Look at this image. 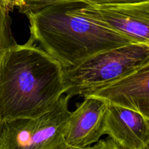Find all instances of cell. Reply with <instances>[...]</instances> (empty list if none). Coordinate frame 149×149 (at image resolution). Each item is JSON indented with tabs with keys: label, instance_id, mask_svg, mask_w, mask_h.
I'll use <instances>...</instances> for the list:
<instances>
[{
	"label": "cell",
	"instance_id": "obj_6",
	"mask_svg": "<svg viewBox=\"0 0 149 149\" xmlns=\"http://www.w3.org/2000/svg\"><path fill=\"white\" fill-rule=\"evenodd\" d=\"M85 96L135 111L149 119V63Z\"/></svg>",
	"mask_w": 149,
	"mask_h": 149
},
{
	"label": "cell",
	"instance_id": "obj_13",
	"mask_svg": "<svg viewBox=\"0 0 149 149\" xmlns=\"http://www.w3.org/2000/svg\"><path fill=\"white\" fill-rule=\"evenodd\" d=\"M2 1L7 4V6L11 11L15 7L19 8L23 4V0H2Z\"/></svg>",
	"mask_w": 149,
	"mask_h": 149
},
{
	"label": "cell",
	"instance_id": "obj_9",
	"mask_svg": "<svg viewBox=\"0 0 149 149\" xmlns=\"http://www.w3.org/2000/svg\"><path fill=\"white\" fill-rule=\"evenodd\" d=\"M23 4L19 7V12L22 14H27L41 8L57 4L65 3H82L85 4H102L110 3L135 2V1H149V0H23Z\"/></svg>",
	"mask_w": 149,
	"mask_h": 149
},
{
	"label": "cell",
	"instance_id": "obj_14",
	"mask_svg": "<svg viewBox=\"0 0 149 149\" xmlns=\"http://www.w3.org/2000/svg\"><path fill=\"white\" fill-rule=\"evenodd\" d=\"M143 149H149V146H147V147H146V148H144Z\"/></svg>",
	"mask_w": 149,
	"mask_h": 149
},
{
	"label": "cell",
	"instance_id": "obj_12",
	"mask_svg": "<svg viewBox=\"0 0 149 149\" xmlns=\"http://www.w3.org/2000/svg\"><path fill=\"white\" fill-rule=\"evenodd\" d=\"M100 149H125L124 148L121 147L118 144H116L113 140L108 137L105 140H100Z\"/></svg>",
	"mask_w": 149,
	"mask_h": 149
},
{
	"label": "cell",
	"instance_id": "obj_5",
	"mask_svg": "<svg viewBox=\"0 0 149 149\" xmlns=\"http://www.w3.org/2000/svg\"><path fill=\"white\" fill-rule=\"evenodd\" d=\"M78 10L132 43L149 45V1L82 4Z\"/></svg>",
	"mask_w": 149,
	"mask_h": 149
},
{
	"label": "cell",
	"instance_id": "obj_1",
	"mask_svg": "<svg viewBox=\"0 0 149 149\" xmlns=\"http://www.w3.org/2000/svg\"><path fill=\"white\" fill-rule=\"evenodd\" d=\"M63 74L59 63L31 39L10 45L0 64V125L50 110L64 94Z\"/></svg>",
	"mask_w": 149,
	"mask_h": 149
},
{
	"label": "cell",
	"instance_id": "obj_10",
	"mask_svg": "<svg viewBox=\"0 0 149 149\" xmlns=\"http://www.w3.org/2000/svg\"><path fill=\"white\" fill-rule=\"evenodd\" d=\"M10 12L7 4L0 0V64L5 51L15 42L11 32Z\"/></svg>",
	"mask_w": 149,
	"mask_h": 149
},
{
	"label": "cell",
	"instance_id": "obj_2",
	"mask_svg": "<svg viewBox=\"0 0 149 149\" xmlns=\"http://www.w3.org/2000/svg\"><path fill=\"white\" fill-rule=\"evenodd\" d=\"M82 3L57 4L28 13L30 39L63 70L102 51L132 43L79 13Z\"/></svg>",
	"mask_w": 149,
	"mask_h": 149
},
{
	"label": "cell",
	"instance_id": "obj_8",
	"mask_svg": "<svg viewBox=\"0 0 149 149\" xmlns=\"http://www.w3.org/2000/svg\"><path fill=\"white\" fill-rule=\"evenodd\" d=\"M104 134L125 149L149 146V119L135 111L108 104Z\"/></svg>",
	"mask_w": 149,
	"mask_h": 149
},
{
	"label": "cell",
	"instance_id": "obj_7",
	"mask_svg": "<svg viewBox=\"0 0 149 149\" xmlns=\"http://www.w3.org/2000/svg\"><path fill=\"white\" fill-rule=\"evenodd\" d=\"M108 104L102 99L85 96L77 109L71 112L64 131L68 145L84 148L97 143L104 135Z\"/></svg>",
	"mask_w": 149,
	"mask_h": 149
},
{
	"label": "cell",
	"instance_id": "obj_11",
	"mask_svg": "<svg viewBox=\"0 0 149 149\" xmlns=\"http://www.w3.org/2000/svg\"><path fill=\"white\" fill-rule=\"evenodd\" d=\"M100 140H99L97 143L93 145H90V146H88V147H84V148L73 147V146L68 145H67L65 142L63 141L61 142V143L53 146V147L49 149H100L101 144H100Z\"/></svg>",
	"mask_w": 149,
	"mask_h": 149
},
{
	"label": "cell",
	"instance_id": "obj_4",
	"mask_svg": "<svg viewBox=\"0 0 149 149\" xmlns=\"http://www.w3.org/2000/svg\"><path fill=\"white\" fill-rule=\"evenodd\" d=\"M63 95L55 106L36 118L11 120L0 125V149H49L64 141L71 111Z\"/></svg>",
	"mask_w": 149,
	"mask_h": 149
},
{
	"label": "cell",
	"instance_id": "obj_3",
	"mask_svg": "<svg viewBox=\"0 0 149 149\" xmlns=\"http://www.w3.org/2000/svg\"><path fill=\"white\" fill-rule=\"evenodd\" d=\"M149 63V45L131 43L95 54L63 70L64 94L85 96Z\"/></svg>",
	"mask_w": 149,
	"mask_h": 149
}]
</instances>
